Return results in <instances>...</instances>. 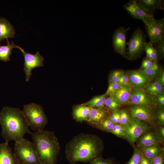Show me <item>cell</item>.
<instances>
[{
    "label": "cell",
    "instance_id": "ac0fdd59",
    "mask_svg": "<svg viewBox=\"0 0 164 164\" xmlns=\"http://www.w3.org/2000/svg\"><path fill=\"white\" fill-rule=\"evenodd\" d=\"M149 14L153 15L158 10H164L163 0H136Z\"/></svg>",
    "mask_w": 164,
    "mask_h": 164
},
{
    "label": "cell",
    "instance_id": "2e32d148",
    "mask_svg": "<svg viewBox=\"0 0 164 164\" xmlns=\"http://www.w3.org/2000/svg\"><path fill=\"white\" fill-rule=\"evenodd\" d=\"M109 110L104 107H91L89 115L85 121L91 126L96 128L110 116Z\"/></svg>",
    "mask_w": 164,
    "mask_h": 164
},
{
    "label": "cell",
    "instance_id": "d4e9b609",
    "mask_svg": "<svg viewBox=\"0 0 164 164\" xmlns=\"http://www.w3.org/2000/svg\"><path fill=\"white\" fill-rule=\"evenodd\" d=\"M108 96L106 93L97 96L83 104L92 107L103 108L104 106V103Z\"/></svg>",
    "mask_w": 164,
    "mask_h": 164
},
{
    "label": "cell",
    "instance_id": "836d02e7",
    "mask_svg": "<svg viewBox=\"0 0 164 164\" xmlns=\"http://www.w3.org/2000/svg\"><path fill=\"white\" fill-rule=\"evenodd\" d=\"M154 105L157 107H164V92L152 96Z\"/></svg>",
    "mask_w": 164,
    "mask_h": 164
},
{
    "label": "cell",
    "instance_id": "7a4b0ae2",
    "mask_svg": "<svg viewBox=\"0 0 164 164\" xmlns=\"http://www.w3.org/2000/svg\"><path fill=\"white\" fill-rule=\"evenodd\" d=\"M0 124L2 135L8 143L11 140L20 142L25 134L32 133L26 118L19 108L3 107L0 112Z\"/></svg>",
    "mask_w": 164,
    "mask_h": 164
},
{
    "label": "cell",
    "instance_id": "83f0119b",
    "mask_svg": "<svg viewBox=\"0 0 164 164\" xmlns=\"http://www.w3.org/2000/svg\"><path fill=\"white\" fill-rule=\"evenodd\" d=\"M158 125H164V108L156 107L155 111L154 122Z\"/></svg>",
    "mask_w": 164,
    "mask_h": 164
},
{
    "label": "cell",
    "instance_id": "4fadbf2b",
    "mask_svg": "<svg viewBox=\"0 0 164 164\" xmlns=\"http://www.w3.org/2000/svg\"><path fill=\"white\" fill-rule=\"evenodd\" d=\"M129 104L155 105L153 101L152 96L144 89L132 87L129 99Z\"/></svg>",
    "mask_w": 164,
    "mask_h": 164
},
{
    "label": "cell",
    "instance_id": "8992f818",
    "mask_svg": "<svg viewBox=\"0 0 164 164\" xmlns=\"http://www.w3.org/2000/svg\"><path fill=\"white\" fill-rule=\"evenodd\" d=\"M146 42V36L140 27L135 30L129 41L126 44L125 57L129 59L134 60L140 56L144 51Z\"/></svg>",
    "mask_w": 164,
    "mask_h": 164
},
{
    "label": "cell",
    "instance_id": "ee69618b",
    "mask_svg": "<svg viewBox=\"0 0 164 164\" xmlns=\"http://www.w3.org/2000/svg\"><path fill=\"white\" fill-rule=\"evenodd\" d=\"M159 127L157 130L158 133L161 137L163 141L164 139V128L163 125H158Z\"/></svg>",
    "mask_w": 164,
    "mask_h": 164
},
{
    "label": "cell",
    "instance_id": "1f68e13d",
    "mask_svg": "<svg viewBox=\"0 0 164 164\" xmlns=\"http://www.w3.org/2000/svg\"><path fill=\"white\" fill-rule=\"evenodd\" d=\"M153 44L157 52L159 60L163 58L164 56V39L157 41Z\"/></svg>",
    "mask_w": 164,
    "mask_h": 164
},
{
    "label": "cell",
    "instance_id": "7402d4cb",
    "mask_svg": "<svg viewBox=\"0 0 164 164\" xmlns=\"http://www.w3.org/2000/svg\"><path fill=\"white\" fill-rule=\"evenodd\" d=\"M139 149L143 155L151 159L164 153V148L160 144L152 145Z\"/></svg>",
    "mask_w": 164,
    "mask_h": 164
},
{
    "label": "cell",
    "instance_id": "ffe728a7",
    "mask_svg": "<svg viewBox=\"0 0 164 164\" xmlns=\"http://www.w3.org/2000/svg\"><path fill=\"white\" fill-rule=\"evenodd\" d=\"M15 34V29L9 21L5 18L0 17V42L5 39L13 38Z\"/></svg>",
    "mask_w": 164,
    "mask_h": 164
},
{
    "label": "cell",
    "instance_id": "30bf717a",
    "mask_svg": "<svg viewBox=\"0 0 164 164\" xmlns=\"http://www.w3.org/2000/svg\"><path fill=\"white\" fill-rule=\"evenodd\" d=\"M17 48L21 51L24 56V70L25 74L26 80L29 82L32 74V70L36 67L43 66L44 58L38 51L35 54H32L26 52L19 46Z\"/></svg>",
    "mask_w": 164,
    "mask_h": 164
},
{
    "label": "cell",
    "instance_id": "484cf974",
    "mask_svg": "<svg viewBox=\"0 0 164 164\" xmlns=\"http://www.w3.org/2000/svg\"><path fill=\"white\" fill-rule=\"evenodd\" d=\"M144 51L146 54V58L154 61H158L159 59L153 43L150 41L145 43Z\"/></svg>",
    "mask_w": 164,
    "mask_h": 164
},
{
    "label": "cell",
    "instance_id": "f1b7e54d",
    "mask_svg": "<svg viewBox=\"0 0 164 164\" xmlns=\"http://www.w3.org/2000/svg\"><path fill=\"white\" fill-rule=\"evenodd\" d=\"M115 125L109 116L101 123L96 128L104 131L111 132Z\"/></svg>",
    "mask_w": 164,
    "mask_h": 164
},
{
    "label": "cell",
    "instance_id": "4316f807",
    "mask_svg": "<svg viewBox=\"0 0 164 164\" xmlns=\"http://www.w3.org/2000/svg\"><path fill=\"white\" fill-rule=\"evenodd\" d=\"M152 96L164 92V87L156 82H150L144 89Z\"/></svg>",
    "mask_w": 164,
    "mask_h": 164
},
{
    "label": "cell",
    "instance_id": "44dd1931",
    "mask_svg": "<svg viewBox=\"0 0 164 164\" xmlns=\"http://www.w3.org/2000/svg\"><path fill=\"white\" fill-rule=\"evenodd\" d=\"M90 108V107L83 104L74 106L72 112L73 118L79 122L85 121L89 115Z\"/></svg>",
    "mask_w": 164,
    "mask_h": 164
},
{
    "label": "cell",
    "instance_id": "7c38bea8",
    "mask_svg": "<svg viewBox=\"0 0 164 164\" xmlns=\"http://www.w3.org/2000/svg\"><path fill=\"white\" fill-rule=\"evenodd\" d=\"M123 6L132 17L141 20L144 23L153 16L149 14L136 0H130L124 4Z\"/></svg>",
    "mask_w": 164,
    "mask_h": 164
},
{
    "label": "cell",
    "instance_id": "d6986e66",
    "mask_svg": "<svg viewBox=\"0 0 164 164\" xmlns=\"http://www.w3.org/2000/svg\"><path fill=\"white\" fill-rule=\"evenodd\" d=\"M131 88L129 85L122 86L110 96L116 102L121 105L129 104Z\"/></svg>",
    "mask_w": 164,
    "mask_h": 164
},
{
    "label": "cell",
    "instance_id": "d6a6232c",
    "mask_svg": "<svg viewBox=\"0 0 164 164\" xmlns=\"http://www.w3.org/2000/svg\"><path fill=\"white\" fill-rule=\"evenodd\" d=\"M122 86L119 82L109 81L108 87L106 94L110 96L119 90Z\"/></svg>",
    "mask_w": 164,
    "mask_h": 164
},
{
    "label": "cell",
    "instance_id": "cb8c5ba5",
    "mask_svg": "<svg viewBox=\"0 0 164 164\" xmlns=\"http://www.w3.org/2000/svg\"><path fill=\"white\" fill-rule=\"evenodd\" d=\"M163 68L159 64L158 61H154L152 65L149 68L144 70L145 75L150 82L155 80L163 70Z\"/></svg>",
    "mask_w": 164,
    "mask_h": 164
},
{
    "label": "cell",
    "instance_id": "f35d334b",
    "mask_svg": "<svg viewBox=\"0 0 164 164\" xmlns=\"http://www.w3.org/2000/svg\"><path fill=\"white\" fill-rule=\"evenodd\" d=\"M151 164H164V153L152 159Z\"/></svg>",
    "mask_w": 164,
    "mask_h": 164
},
{
    "label": "cell",
    "instance_id": "3957f363",
    "mask_svg": "<svg viewBox=\"0 0 164 164\" xmlns=\"http://www.w3.org/2000/svg\"><path fill=\"white\" fill-rule=\"evenodd\" d=\"M31 135L41 164H56L60 147L54 132L43 130Z\"/></svg>",
    "mask_w": 164,
    "mask_h": 164
},
{
    "label": "cell",
    "instance_id": "f6af8a7d",
    "mask_svg": "<svg viewBox=\"0 0 164 164\" xmlns=\"http://www.w3.org/2000/svg\"><path fill=\"white\" fill-rule=\"evenodd\" d=\"M120 124H115L111 132L114 135H116L118 130L122 126Z\"/></svg>",
    "mask_w": 164,
    "mask_h": 164
},
{
    "label": "cell",
    "instance_id": "ab89813d",
    "mask_svg": "<svg viewBox=\"0 0 164 164\" xmlns=\"http://www.w3.org/2000/svg\"><path fill=\"white\" fill-rule=\"evenodd\" d=\"M154 82H156L162 87L164 86V71L163 70L157 77L154 81Z\"/></svg>",
    "mask_w": 164,
    "mask_h": 164
},
{
    "label": "cell",
    "instance_id": "5b68a950",
    "mask_svg": "<svg viewBox=\"0 0 164 164\" xmlns=\"http://www.w3.org/2000/svg\"><path fill=\"white\" fill-rule=\"evenodd\" d=\"M14 151L19 164H41L33 142L26 139L15 142Z\"/></svg>",
    "mask_w": 164,
    "mask_h": 164
},
{
    "label": "cell",
    "instance_id": "e575fe53",
    "mask_svg": "<svg viewBox=\"0 0 164 164\" xmlns=\"http://www.w3.org/2000/svg\"><path fill=\"white\" fill-rule=\"evenodd\" d=\"M123 71L121 70H116L111 71L109 76V81L118 82L120 75Z\"/></svg>",
    "mask_w": 164,
    "mask_h": 164
},
{
    "label": "cell",
    "instance_id": "4dcf8cb0",
    "mask_svg": "<svg viewBox=\"0 0 164 164\" xmlns=\"http://www.w3.org/2000/svg\"><path fill=\"white\" fill-rule=\"evenodd\" d=\"M133 154L129 160L126 164H140L142 153L137 147H134Z\"/></svg>",
    "mask_w": 164,
    "mask_h": 164
},
{
    "label": "cell",
    "instance_id": "9a60e30c",
    "mask_svg": "<svg viewBox=\"0 0 164 164\" xmlns=\"http://www.w3.org/2000/svg\"><path fill=\"white\" fill-rule=\"evenodd\" d=\"M129 84L132 88L144 89L150 81L143 70L136 69L127 71Z\"/></svg>",
    "mask_w": 164,
    "mask_h": 164
},
{
    "label": "cell",
    "instance_id": "5bb4252c",
    "mask_svg": "<svg viewBox=\"0 0 164 164\" xmlns=\"http://www.w3.org/2000/svg\"><path fill=\"white\" fill-rule=\"evenodd\" d=\"M156 129L151 128L144 133L136 141L137 148L141 149L163 142Z\"/></svg>",
    "mask_w": 164,
    "mask_h": 164
},
{
    "label": "cell",
    "instance_id": "60d3db41",
    "mask_svg": "<svg viewBox=\"0 0 164 164\" xmlns=\"http://www.w3.org/2000/svg\"><path fill=\"white\" fill-rule=\"evenodd\" d=\"M118 82L121 84L122 86L129 85V77L127 72H125L124 76L121 80H119Z\"/></svg>",
    "mask_w": 164,
    "mask_h": 164
},
{
    "label": "cell",
    "instance_id": "bcb514c9",
    "mask_svg": "<svg viewBox=\"0 0 164 164\" xmlns=\"http://www.w3.org/2000/svg\"><path fill=\"white\" fill-rule=\"evenodd\" d=\"M116 111L113 112L112 114L110 116V117L111 119L115 124H117L116 120Z\"/></svg>",
    "mask_w": 164,
    "mask_h": 164
},
{
    "label": "cell",
    "instance_id": "d590c367",
    "mask_svg": "<svg viewBox=\"0 0 164 164\" xmlns=\"http://www.w3.org/2000/svg\"><path fill=\"white\" fill-rule=\"evenodd\" d=\"M120 124L122 125H124L128 122L131 118L128 112L126 110L123 109L120 111Z\"/></svg>",
    "mask_w": 164,
    "mask_h": 164
},
{
    "label": "cell",
    "instance_id": "f546056e",
    "mask_svg": "<svg viewBox=\"0 0 164 164\" xmlns=\"http://www.w3.org/2000/svg\"><path fill=\"white\" fill-rule=\"evenodd\" d=\"M121 105L116 102L111 96L107 98L104 103V106H106L108 109L113 112L118 110Z\"/></svg>",
    "mask_w": 164,
    "mask_h": 164
},
{
    "label": "cell",
    "instance_id": "52a82bcc",
    "mask_svg": "<svg viewBox=\"0 0 164 164\" xmlns=\"http://www.w3.org/2000/svg\"><path fill=\"white\" fill-rule=\"evenodd\" d=\"M125 131L123 138L132 145L145 132L151 128V126L143 121L130 118L128 122L123 125Z\"/></svg>",
    "mask_w": 164,
    "mask_h": 164
},
{
    "label": "cell",
    "instance_id": "8fae6325",
    "mask_svg": "<svg viewBox=\"0 0 164 164\" xmlns=\"http://www.w3.org/2000/svg\"><path fill=\"white\" fill-rule=\"evenodd\" d=\"M130 29L121 26L114 31L112 36L113 47L115 52L125 57L126 51V36L127 32Z\"/></svg>",
    "mask_w": 164,
    "mask_h": 164
},
{
    "label": "cell",
    "instance_id": "b9f144b4",
    "mask_svg": "<svg viewBox=\"0 0 164 164\" xmlns=\"http://www.w3.org/2000/svg\"><path fill=\"white\" fill-rule=\"evenodd\" d=\"M125 130L123 125H122L118 130L115 135L117 136L123 138L125 136Z\"/></svg>",
    "mask_w": 164,
    "mask_h": 164
},
{
    "label": "cell",
    "instance_id": "7dc6e473",
    "mask_svg": "<svg viewBox=\"0 0 164 164\" xmlns=\"http://www.w3.org/2000/svg\"><path fill=\"white\" fill-rule=\"evenodd\" d=\"M116 120L117 124H120V112L118 110L116 111Z\"/></svg>",
    "mask_w": 164,
    "mask_h": 164
},
{
    "label": "cell",
    "instance_id": "6da1fadb",
    "mask_svg": "<svg viewBox=\"0 0 164 164\" xmlns=\"http://www.w3.org/2000/svg\"><path fill=\"white\" fill-rule=\"evenodd\" d=\"M104 148L103 141L98 136L81 133L74 137L67 144L65 154L71 164L77 162H90L101 157Z\"/></svg>",
    "mask_w": 164,
    "mask_h": 164
},
{
    "label": "cell",
    "instance_id": "277c9868",
    "mask_svg": "<svg viewBox=\"0 0 164 164\" xmlns=\"http://www.w3.org/2000/svg\"><path fill=\"white\" fill-rule=\"evenodd\" d=\"M22 111L32 130L36 131L43 130L48 119L41 105L34 103L25 104Z\"/></svg>",
    "mask_w": 164,
    "mask_h": 164
},
{
    "label": "cell",
    "instance_id": "74e56055",
    "mask_svg": "<svg viewBox=\"0 0 164 164\" xmlns=\"http://www.w3.org/2000/svg\"><path fill=\"white\" fill-rule=\"evenodd\" d=\"M154 61L145 57L142 60L139 69L144 70L150 67L153 64Z\"/></svg>",
    "mask_w": 164,
    "mask_h": 164
},
{
    "label": "cell",
    "instance_id": "8d00e7d4",
    "mask_svg": "<svg viewBox=\"0 0 164 164\" xmlns=\"http://www.w3.org/2000/svg\"><path fill=\"white\" fill-rule=\"evenodd\" d=\"M90 164H114L110 159H105L101 157L96 158L91 162Z\"/></svg>",
    "mask_w": 164,
    "mask_h": 164
},
{
    "label": "cell",
    "instance_id": "9c48e42d",
    "mask_svg": "<svg viewBox=\"0 0 164 164\" xmlns=\"http://www.w3.org/2000/svg\"><path fill=\"white\" fill-rule=\"evenodd\" d=\"M148 36L152 43L164 39V19H155L154 16L151 17L145 23Z\"/></svg>",
    "mask_w": 164,
    "mask_h": 164
},
{
    "label": "cell",
    "instance_id": "7bdbcfd3",
    "mask_svg": "<svg viewBox=\"0 0 164 164\" xmlns=\"http://www.w3.org/2000/svg\"><path fill=\"white\" fill-rule=\"evenodd\" d=\"M151 159L145 157L142 154L140 164H151Z\"/></svg>",
    "mask_w": 164,
    "mask_h": 164
},
{
    "label": "cell",
    "instance_id": "603a6c76",
    "mask_svg": "<svg viewBox=\"0 0 164 164\" xmlns=\"http://www.w3.org/2000/svg\"><path fill=\"white\" fill-rule=\"evenodd\" d=\"M7 44L2 46L0 45V60L7 62L10 60V56L11 54L12 50L14 48H18L14 43L12 41L11 43L8 39H6Z\"/></svg>",
    "mask_w": 164,
    "mask_h": 164
},
{
    "label": "cell",
    "instance_id": "ba28073f",
    "mask_svg": "<svg viewBox=\"0 0 164 164\" xmlns=\"http://www.w3.org/2000/svg\"><path fill=\"white\" fill-rule=\"evenodd\" d=\"M157 107L153 105H131L128 108L131 118L139 120L149 124L154 122V116Z\"/></svg>",
    "mask_w": 164,
    "mask_h": 164
},
{
    "label": "cell",
    "instance_id": "e0dca14e",
    "mask_svg": "<svg viewBox=\"0 0 164 164\" xmlns=\"http://www.w3.org/2000/svg\"><path fill=\"white\" fill-rule=\"evenodd\" d=\"M0 164H19L8 143L0 144Z\"/></svg>",
    "mask_w": 164,
    "mask_h": 164
}]
</instances>
